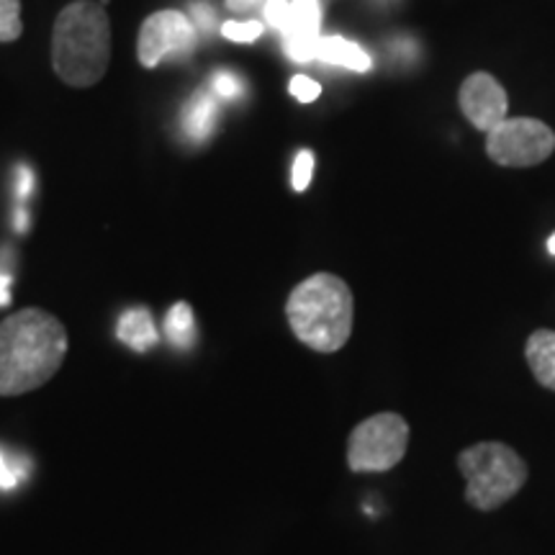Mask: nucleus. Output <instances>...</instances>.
<instances>
[{
  "mask_svg": "<svg viewBox=\"0 0 555 555\" xmlns=\"http://www.w3.org/2000/svg\"><path fill=\"white\" fill-rule=\"evenodd\" d=\"M67 330L50 311L29 307L0 322V397H21L57 376Z\"/></svg>",
  "mask_w": 555,
  "mask_h": 555,
  "instance_id": "nucleus-1",
  "label": "nucleus"
},
{
  "mask_svg": "<svg viewBox=\"0 0 555 555\" xmlns=\"http://www.w3.org/2000/svg\"><path fill=\"white\" fill-rule=\"evenodd\" d=\"M111 62V18L99 0H75L52 29L54 75L69 88H93Z\"/></svg>",
  "mask_w": 555,
  "mask_h": 555,
  "instance_id": "nucleus-2",
  "label": "nucleus"
},
{
  "mask_svg": "<svg viewBox=\"0 0 555 555\" xmlns=\"http://www.w3.org/2000/svg\"><path fill=\"white\" fill-rule=\"evenodd\" d=\"M286 317L298 343L314 352H337L352 335V291L343 278L317 273L291 291Z\"/></svg>",
  "mask_w": 555,
  "mask_h": 555,
  "instance_id": "nucleus-3",
  "label": "nucleus"
},
{
  "mask_svg": "<svg viewBox=\"0 0 555 555\" xmlns=\"http://www.w3.org/2000/svg\"><path fill=\"white\" fill-rule=\"evenodd\" d=\"M457 468L466 478L468 504L481 512L506 504L527 481L525 461L504 442H478L463 450Z\"/></svg>",
  "mask_w": 555,
  "mask_h": 555,
  "instance_id": "nucleus-4",
  "label": "nucleus"
},
{
  "mask_svg": "<svg viewBox=\"0 0 555 555\" xmlns=\"http://www.w3.org/2000/svg\"><path fill=\"white\" fill-rule=\"evenodd\" d=\"M409 425L404 416L380 412L367 416L347 440V466L356 474H384L406 455Z\"/></svg>",
  "mask_w": 555,
  "mask_h": 555,
  "instance_id": "nucleus-5",
  "label": "nucleus"
},
{
  "mask_svg": "<svg viewBox=\"0 0 555 555\" xmlns=\"http://www.w3.org/2000/svg\"><path fill=\"white\" fill-rule=\"evenodd\" d=\"M198 47V29L191 16L180 11H157L139 26L137 60L139 65L155 69L163 62H185Z\"/></svg>",
  "mask_w": 555,
  "mask_h": 555,
  "instance_id": "nucleus-6",
  "label": "nucleus"
},
{
  "mask_svg": "<svg viewBox=\"0 0 555 555\" xmlns=\"http://www.w3.org/2000/svg\"><path fill=\"white\" fill-rule=\"evenodd\" d=\"M486 134V155L504 168H532L555 150L553 129L538 119H504Z\"/></svg>",
  "mask_w": 555,
  "mask_h": 555,
  "instance_id": "nucleus-7",
  "label": "nucleus"
},
{
  "mask_svg": "<svg viewBox=\"0 0 555 555\" xmlns=\"http://www.w3.org/2000/svg\"><path fill=\"white\" fill-rule=\"evenodd\" d=\"M457 101H461V111L466 114V119L481 131L499 127L506 119V108H509L506 90L499 86L496 78L486 73H476L466 78Z\"/></svg>",
  "mask_w": 555,
  "mask_h": 555,
  "instance_id": "nucleus-8",
  "label": "nucleus"
},
{
  "mask_svg": "<svg viewBox=\"0 0 555 555\" xmlns=\"http://www.w3.org/2000/svg\"><path fill=\"white\" fill-rule=\"evenodd\" d=\"M322 5L319 0H291L288 24L283 29V50L294 62L317 60V47L322 34Z\"/></svg>",
  "mask_w": 555,
  "mask_h": 555,
  "instance_id": "nucleus-9",
  "label": "nucleus"
},
{
  "mask_svg": "<svg viewBox=\"0 0 555 555\" xmlns=\"http://www.w3.org/2000/svg\"><path fill=\"white\" fill-rule=\"evenodd\" d=\"M219 111V99L211 93V88H198L180 114V127H183L185 137L191 142H206L211 131L217 129Z\"/></svg>",
  "mask_w": 555,
  "mask_h": 555,
  "instance_id": "nucleus-10",
  "label": "nucleus"
},
{
  "mask_svg": "<svg viewBox=\"0 0 555 555\" xmlns=\"http://www.w3.org/2000/svg\"><path fill=\"white\" fill-rule=\"evenodd\" d=\"M317 60L327 62V65H337L352 73H367L373 67L371 54L356 41L343 37H322L317 47Z\"/></svg>",
  "mask_w": 555,
  "mask_h": 555,
  "instance_id": "nucleus-11",
  "label": "nucleus"
},
{
  "mask_svg": "<svg viewBox=\"0 0 555 555\" xmlns=\"http://www.w3.org/2000/svg\"><path fill=\"white\" fill-rule=\"evenodd\" d=\"M527 363L535 378L545 388L555 391V332L553 330H538L532 332L525 347Z\"/></svg>",
  "mask_w": 555,
  "mask_h": 555,
  "instance_id": "nucleus-12",
  "label": "nucleus"
},
{
  "mask_svg": "<svg viewBox=\"0 0 555 555\" xmlns=\"http://www.w3.org/2000/svg\"><path fill=\"white\" fill-rule=\"evenodd\" d=\"M119 339L137 352L155 347L159 343V332L155 327V319H152L150 309H129L127 314L119 319Z\"/></svg>",
  "mask_w": 555,
  "mask_h": 555,
  "instance_id": "nucleus-13",
  "label": "nucleus"
},
{
  "mask_svg": "<svg viewBox=\"0 0 555 555\" xmlns=\"http://www.w3.org/2000/svg\"><path fill=\"white\" fill-rule=\"evenodd\" d=\"M165 337L176 347H191L196 339V319H193L191 304L180 301L165 317Z\"/></svg>",
  "mask_w": 555,
  "mask_h": 555,
  "instance_id": "nucleus-14",
  "label": "nucleus"
},
{
  "mask_svg": "<svg viewBox=\"0 0 555 555\" xmlns=\"http://www.w3.org/2000/svg\"><path fill=\"white\" fill-rule=\"evenodd\" d=\"M24 34L21 24V0H0V41L9 44Z\"/></svg>",
  "mask_w": 555,
  "mask_h": 555,
  "instance_id": "nucleus-15",
  "label": "nucleus"
},
{
  "mask_svg": "<svg viewBox=\"0 0 555 555\" xmlns=\"http://www.w3.org/2000/svg\"><path fill=\"white\" fill-rule=\"evenodd\" d=\"M211 93L219 101H240L245 95V82L237 75H232L229 69H219L211 78Z\"/></svg>",
  "mask_w": 555,
  "mask_h": 555,
  "instance_id": "nucleus-16",
  "label": "nucleus"
},
{
  "mask_svg": "<svg viewBox=\"0 0 555 555\" xmlns=\"http://www.w3.org/2000/svg\"><path fill=\"white\" fill-rule=\"evenodd\" d=\"M266 26L260 24V21H227L224 26H221V34L229 41H237V44H253L255 39H260V34Z\"/></svg>",
  "mask_w": 555,
  "mask_h": 555,
  "instance_id": "nucleus-17",
  "label": "nucleus"
},
{
  "mask_svg": "<svg viewBox=\"0 0 555 555\" xmlns=\"http://www.w3.org/2000/svg\"><path fill=\"white\" fill-rule=\"evenodd\" d=\"M311 176H314V155L309 150H301L296 155L294 172H291V180H294V191H307L311 183Z\"/></svg>",
  "mask_w": 555,
  "mask_h": 555,
  "instance_id": "nucleus-18",
  "label": "nucleus"
},
{
  "mask_svg": "<svg viewBox=\"0 0 555 555\" xmlns=\"http://www.w3.org/2000/svg\"><path fill=\"white\" fill-rule=\"evenodd\" d=\"M288 90H291V95L301 103H314L319 95H322V86H319L317 80L307 78V75H294V78H291Z\"/></svg>",
  "mask_w": 555,
  "mask_h": 555,
  "instance_id": "nucleus-19",
  "label": "nucleus"
},
{
  "mask_svg": "<svg viewBox=\"0 0 555 555\" xmlns=\"http://www.w3.org/2000/svg\"><path fill=\"white\" fill-rule=\"evenodd\" d=\"M262 13H266V21L270 26H273V29L283 31V29H286V24H288L291 0H268Z\"/></svg>",
  "mask_w": 555,
  "mask_h": 555,
  "instance_id": "nucleus-20",
  "label": "nucleus"
},
{
  "mask_svg": "<svg viewBox=\"0 0 555 555\" xmlns=\"http://www.w3.org/2000/svg\"><path fill=\"white\" fill-rule=\"evenodd\" d=\"M193 24H196V29H204V31H211L214 26V11L208 9L206 3H193Z\"/></svg>",
  "mask_w": 555,
  "mask_h": 555,
  "instance_id": "nucleus-21",
  "label": "nucleus"
},
{
  "mask_svg": "<svg viewBox=\"0 0 555 555\" xmlns=\"http://www.w3.org/2000/svg\"><path fill=\"white\" fill-rule=\"evenodd\" d=\"M16 483H18V474L9 466V461L0 455V489L11 491V489H16Z\"/></svg>",
  "mask_w": 555,
  "mask_h": 555,
  "instance_id": "nucleus-22",
  "label": "nucleus"
},
{
  "mask_svg": "<svg viewBox=\"0 0 555 555\" xmlns=\"http://www.w3.org/2000/svg\"><path fill=\"white\" fill-rule=\"evenodd\" d=\"M16 176H18V196H21V201H26V196H29L31 193V189H34V172L26 168V165H18V170H16Z\"/></svg>",
  "mask_w": 555,
  "mask_h": 555,
  "instance_id": "nucleus-23",
  "label": "nucleus"
},
{
  "mask_svg": "<svg viewBox=\"0 0 555 555\" xmlns=\"http://www.w3.org/2000/svg\"><path fill=\"white\" fill-rule=\"evenodd\" d=\"M268 0H227V9L232 13H249L260 5H266Z\"/></svg>",
  "mask_w": 555,
  "mask_h": 555,
  "instance_id": "nucleus-24",
  "label": "nucleus"
},
{
  "mask_svg": "<svg viewBox=\"0 0 555 555\" xmlns=\"http://www.w3.org/2000/svg\"><path fill=\"white\" fill-rule=\"evenodd\" d=\"M11 304V275L0 270V307Z\"/></svg>",
  "mask_w": 555,
  "mask_h": 555,
  "instance_id": "nucleus-25",
  "label": "nucleus"
},
{
  "mask_svg": "<svg viewBox=\"0 0 555 555\" xmlns=\"http://www.w3.org/2000/svg\"><path fill=\"white\" fill-rule=\"evenodd\" d=\"M547 249H551V255H555V234L551 240H547Z\"/></svg>",
  "mask_w": 555,
  "mask_h": 555,
  "instance_id": "nucleus-26",
  "label": "nucleus"
}]
</instances>
